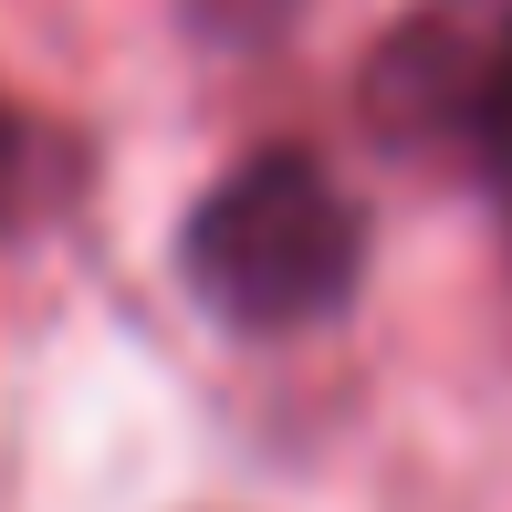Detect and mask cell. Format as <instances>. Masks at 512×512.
I'll list each match as a JSON object with an SVG mask.
<instances>
[{
    "mask_svg": "<svg viewBox=\"0 0 512 512\" xmlns=\"http://www.w3.org/2000/svg\"><path fill=\"white\" fill-rule=\"evenodd\" d=\"M178 272L220 324L241 335H304V324L356 304L366 272V199L314 147H251L241 168L209 178V199L178 230Z\"/></svg>",
    "mask_w": 512,
    "mask_h": 512,
    "instance_id": "6da1fadb",
    "label": "cell"
},
{
    "mask_svg": "<svg viewBox=\"0 0 512 512\" xmlns=\"http://www.w3.org/2000/svg\"><path fill=\"white\" fill-rule=\"evenodd\" d=\"M366 136L408 168L512 189V0H418L366 63Z\"/></svg>",
    "mask_w": 512,
    "mask_h": 512,
    "instance_id": "7a4b0ae2",
    "label": "cell"
},
{
    "mask_svg": "<svg viewBox=\"0 0 512 512\" xmlns=\"http://www.w3.org/2000/svg\"><path fill=\"white\" fill-rule=\"evenodd\" d=\"M42 157H53V147H42V126L0 95V241H11V230L42 209Z\"/></svg>",
    "mask_w": 512,
    "mask_h": 512,
    "instance_id": "3957f363",
    "label": "cell"
}]
</instances>
